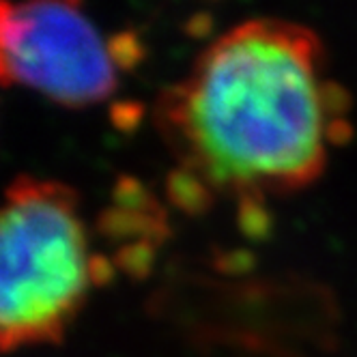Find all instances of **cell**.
<instances>
[{
    "label": "cell",
    "instance_id": "1",
    "mask_svg": "<svg viewBox=\"0 0 357 357\" xmlns=\"http://www.w3.org/2000/svg\"><path fill=\"white\" fill-rule=\"evenodd\" d=\"M344 89L319 35L299 22L250 17L200 50L166 86L155 125L198 194L237 200L310 185L349 134Z\"/></svg>",
    "mask_w": 357,
    "mask_h": 357
},
{
    "label": "cell",
    "instance_id": "2",
    "mask_svg": "<svg viewBox=\"0 0 357 357\" xmlns=\"http://www.w3.org/2000/svg\"><path fill=\"white\" fill-rule=\"evenodd\" d=\"M97 275L75 190L13 176L0 211L3 351L61 342Z\"/></svg>",
    "mask_w": 357,
    "mask_h": 357
},
{
    "label": "cell",
    "instance_id": "3",
    "mask_svg": "<svg viewBox=\"0 0 357 357\" xmlns=\"http://www.w3.org/2000/svg\"><path fill=\"white\" fill-rule=\"evenodd\" d=\"M136 47L101 33L71 0H31L0 7V75L69 108L101 104Z\"/></svg>",
    "mask_w": 357,
    "mask_h": 357
}]
</instances>
